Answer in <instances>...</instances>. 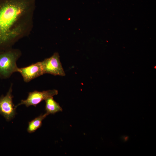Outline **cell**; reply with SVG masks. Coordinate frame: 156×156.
<instances>
[{"mask_svg":"<svg viewBox=\"0 0 156 156\" xmlns=\"http://www.w3.org/2000/svg\"><path fill=\"white\" fill-rule=\"evenodd\" d=\"M36 0H0V51L30 34Z\"/></svg>","mask_w":156,"mask_h":156,"instance_id":"cell-1","label":"cell"},{"mask_svg":"<svg viewBox=\"0 0 156 156\" xmlns=\"http://www.w3.org/2000/svg\"><path fill=\"white\" fill-rule=\"evenodd\" d=\"M21 51L12 48L0 51V78H9L17 72L16 62L21 56Z\"/></svg>","mask_w":156,"mask_h":156,"instance_id":"cell-2","label":"cell"},{"mask_svg":"<svg viewBox=\"0 0 156 156\" xmlns=\"http://www.w3.org/2000/svg\"><path fill=\"white\" fill-rule=\"evenodd\" d=\"M12 87L11 83L6 94L0 96V114L8 121L12 119L16 114V108L13 102Z\"/></svg>","mask_w":156,"mask_h":156,"instance_id":"cell-3","label":"cell"},{"mask_svg":"<svg viewBox=\"0 0 156 156\" xmlns=\"http://www.w3.org/2000/svg\"><path fill=\"white\" fill-rule=\"evenodd\" d=\"M58 91L55 89L39 91L36 90L28 93L27 98L25 100H22L20 103L15 106L16 108L18 106L24 105L26 107L34 106L36 107L37 105L43 100L47 99L57 95Z\"/></svg>","mask_w":156,"mask_h":156,"instance_id":"cell-4","label":"cell"},{"mask_svg":"<svg viewBox=\"0 0 156 156\" xmlns=\"http://www.w3.org/2000/svg\"><path fill=\"white\" fill-rule=\"evenodd\" d=\"M44 74L65 76V73L61 63L58 53L55 52L51 57L41 62Z\"/></svg>","mask_w":156,"mask_h":156,"instance_id":"cell-5","label":"cell"},{"mask_svg":"<svg viewBox=\"0 0 156 156\" xmlns=\"http://www.w3.org/2000/svg\"><path fill=\"white\" fill-rule=\"evenodd\" d=\"M17 72L21 75L24 81L27 83L44 74L41 62L26 67L18 68Z\"/></svg>","mask_w":156,"mask_h":156,"instance_id":"cell-6","label":"cell"},{"mask_svg":"<svg viewBox=\"0 0 156 156\" xmlns=\"http://www.w3.org/2000/svg\"><path fill=\"white\" fill-rule=\"evenodd\" d=\"M45 101V110L46 113L49 115L54 114L58 112L62 111V108L59 104L54 100L53 97H49Z\"/></svg>","mask_w":156,"mask_h":156,"instance_id":"cell-7","label":"cell"},{"mask_svg":"<svg viewBox=\"0 0 156 156\" xmlns=\"http://www.w3.org/2000/svg\"><path fill=\"white\" fill-rule=\"evenodd\" d=\"M49 114L46 113L41 114L31 120L28 123L27 131L29 133L35 132L38 129L40 128L42 125V120Z\"/></svg>","mask_w":156,"mask_h":156,"instance_id":"cell-8","label":"cell"}]
</instances>
